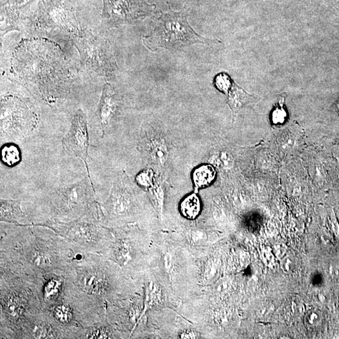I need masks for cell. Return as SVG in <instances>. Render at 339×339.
<instances>
[{
  "label": "cell",
  "mask_w": 339,
  "mask_h": 339,
  "mask_svg": "<svg viewBox=\"0 0 339 339\" xmlns=\"http://www.w3.org/2000/svg\"><path fill=\"white\" fill-rule=\"evenodd\" d=\"M201 202L195 193H191L181 202L180 211L183 217L190 220L197 218L201 212Z\"/></svg>",
  "instance_id": "cell-12"
},
{
  "label": "cell",
  "mask_w": 339,
  "mask_h": 339,
  "mask_svg": "<svg viewBox=\"0 0 339 339\" xmlns=\"http://www.w3.org/2000/svg\"><path fill=\"white\" fill-rule=\"evenodd\" d=\"M197 335L195 332L193 331H185L180 335L181 338H197Z\"/></svg>",
  "instance_id": "cell-23"
},
{
  "label": "cell",
  "mask_w": 339,
  "mask_h": 339,
  "mask_svg": "<svg viewBox=\"0 0 339 339\" xmlns=\"http://www.w3.org/2000/svg\"><path fill=\"white\" fill-rule=\"evenodd\" d=\"M102 19L108 28L131 24L156 14V6L142 0H103Z\"/></svg>",
  "instance_id": "cell-5"
},
{
  "label": "cell",
  "mask_w": 339,
  "mask_h": 339,
  "mask_svg": "<svg viewBox=\"0 0 339 339\" xmlns=\"http://www.w3.org/2000/svg\"><path fill=\"white\" fill-rule=\"evenodd\" d=\"M320 318L317 311L310 310L305 317V322L308 327H314L320 322Z\"/></svg>",
  "instance_id": "cell-19"
},
{
  "label": "cell",
  "mask_w": 339,
  "mask_h": 339,
  "mask_svg": "<svg viewBox=\"0 0 339 339\" xmlns=\"http://www.w3.org/2000/svg\"><path fill=\"white\" fill-rule=\"evenodd\" d=\"M153 174L152 171L146 170L142 171L137 177V182L140 187L149 188L152 185Z\"/></svg>",
  "instance_id": "cell-17"
},
{
  "label": "cell",
  "mask_w": 339,
  "mask_h": 339,
  "mask_svg": "<svg viewBox=\"0 0 339 339\" xmlns=\"http://www.w3.org/2000/svg\"><path fill=\"white\" fill-rule=\"evenodd\" d=\"M149 50L159 48L175 52L195 43L209 44L212 40L195 32L188 22L187 15L183 12L170 11L162 13L154 30L143 38Z\"/></svg>",
  "instance_id": "cell-1"
},
{
  "label": "cell",
  "mask_w": 339,
  "mask_h": 339,
  "mask_svg": "<svg viewBox=\"0 0 339 339\" xmlns=\"http://www.w3.org/2000/svg\"><path fill=\"white\" fill-rule=\"evenodd\" d=\"M282 268L285 273H290L294 266V261L292 257L287 256L282 261Z\"/></svg>",
  "instance_id": "cell-20"
},
{
  "label": "cell",
  "mask_w": 339,
  "mask_h": 339,
  "mask_svg": "<svg viewBox=\"0 0 339 339\" xmlns=\"http://www.w3.org/2000/svg\"><path fill=\"white\" fill-rule=\"evenodd\" d=\"M287 118V111L283 106L282 100L278 104L276 108L272 111V123L275 125H281L284 124Z\"/></svg>",
  "instance_id": "cell-15"
},
{
  "label": "cell",
  "mask_w": 339,
  "mask_h": 339,
  "mask_svg": "<svg viewBox=\"0 0 339 339\" xmlns=\"http://www.w3.org/2000/svg\"><path fill=\"white\" fill-rule=\"evenodd\" d=\"M216 171L213 165H200L193 170L192 179L193 185L197 189L209 187L215 181Z\"/></svg>",
  "instance_id": "cell-11"
},
{
  "label": "cell",
  "mask_w": 339,
  "mask_h": 339,
  "mask_svg": "<svg viewBox=\"0 0 339 339\" xmlns=\"http://www.w3.org/2000/svg\"><path fill=\"white\" fill-rule=\"evenodd\" d=\"M54 313L56 318L60 322H69L72 318V313L66 305H60L55 308Z\"/></svg>",
  "instance_id": "cell-16"
},
{
  "label": "cell",
  "mask_w": 339,
  "mask_h": 339,
  "mask_svg": "<svg viewBox=\"0 0 339 339\" xmlns=\"http://www.w3.org/2000/svg\"><path fill=\"white\" fill-rule=\"evenodd\" d=\"M20 202L18 200H1V221L19 224L25 220Z\"/></svg>",
  "instance_id": "cell-10"
},
{
  "label": "cell",
  "mask_w": 339,
  "mask_h": 339,
  "mask_svg": "<svg viewBox=\"0 0 339 339\" xmlns=\"http://www.w3.org/2000/svg\"><path fill=\"white\" fill-rule=\"evenodd\" d=\"M81 62L88 70L103 77H111L118 71L110 43L105 37L89 30H81L74 35Z\"/></svg>",
  "instance_id": "cell-3"
},
{
  "label": "cell",
  "mask_w": 339,
  "mask_h": 339,
  "mask_svg": "<svg viewBox=\"0 0 339 339\" xmlns=\"http://www.w3.org/2000/svg\"><path fill=\"white\" fill-rule=\"evenodd\" d=\"M218 159L219 163L224 167H230L233 164V159H232L231 155L227 154L226 152L221 153Z\"/></svg>",
  "instance_id": "cell-21"
},
{
  "label": "cell",
  "mask_w": 339,
  "mask_h": 339,
  "mask_svg": "<svg viewBox=\"0 0 339 339\" xmlns=\"http://www.w3.org/2000/svg\"><path fill=\"white\" fill-rule=\"evenodd\" d=\"M108 337V335L106 332L101 329H97L94 332H92L90 337L91 338H106Z\"/></svg>",
  "instance_id": "cell-22"
},
{
  "label": "cell",
  "mask_w": 339,
  "mask_h": 339,
  "mask_svg": "<svg viewBox=\"0 0 339 339\" xmlns=\"http://www.w3.org/2000/svg\"><path fill=\"white\" fill-rule=\"evenodd\" d=\"M93 182L88 177L67 187L57 188L53 193V214L58 219L76 221L98 210Z\"/></svg>",
  "instance_id": "cell-2"
},
{
  "label": "cell",
  "mask_w": 339,
  "mask_h": 339,
  "mask_svg": "<svg viewBox=\"0 0 339 339\" xmlns=\"http://www.w3.org/2000/svg\"><path fill=\"white\" fill-rule=\"evenodd\" d=\"M166 148L161 143H157L153 146V154L155 159L160 163L165 162L167 157Z\"/></svg>",
  "instance_id": "cell-18"
},
{
  "label": "cell",
  "mask_w": 339,
  "mask_h": 339,
  "mask_svg": "<svg viewBox=\"0 0 339 339\" xmlns=\"http://www.w3.org/2000/svg\"><path fill=\"white\" fill-rule=\"evenodd\" d=\"M22 160L21 152L15 144H5L2 147V162L7 167H15Z\"/></svg>",
  "instance_id": "cell-13"
},
{
  "label": "cell",
  "mask_w": 339,
  "mask_h": 339,
  "mask_svg": "<svg viewBox=\"0 0 339 339\" xmlns=\"http://www.w3.org/2000/svg\"><path fill=\"white\" fill-rule=\"evenodd\" d=\"M120 101L113 87L107 83L104 86L100 101L96 112L95 122L99 132L103 137L106 129L118 113Z\"/></svg>",
  "instance_id": "cell-8"
},
{
  "label": "cell",
  "mask_w": 339,
  "mask_h": 339,
  "mask_svg": "<svg viewBox=\"0 0 339 339\" xmlns=\"http://www.w3.org/2000/svg\"><path fill=\"white\" fill-rule=\"evenodd\" d=\"M226 95L228 96L227 104L231 109L233 120L241 108L248 104L254 103L257 99L256 96L247 93L243 88L237 85L234 81Z\"/></svg>",
  "instance_id": "cell-9"
},
{
  "label": "cell",
  "mask_w": 339,
  "mask_h": 339,
  "mask_svg": "<svg viewBox=\"0 0 339 339\" xmlns=\"http://www.w3.org/2000/svg\"><path fill=\"white\" fill-rule=\"evenodd\" d=\"M125 176L119 178L112 188L110 195L103 205H98L99 214L105 217H123L130 213L132 207V196Z\"/></svg>",
  "instance_id": "cell-7"
},
{
  "label": "cell",
  "mask_w": 339,
  "mask_h": 339,
  "mask_svg": "<svg viewBox=\"0 0 339 339\" xmlns=\"http://www.w3.org/2000/svg\"><path fill=\"white\" fill-rule=\"evenodd\" d=\"M89 134L87 117L81 109L74 115L70 130L62 139L65 152L71 157L80 158L85 163L88 177L92 181L88 164L92 160L89 155ZM93 182V181H92Z\"/></svg>",
  "instance_id": "cell-6"
},
{
  "label": "cell",
  "mask_w": 339,
  "mask_h": 339,
  "mask_svg": "<svg viewBox=\"0 0 339 339\" xmlns=\"http://www.w3.org/2000/svg\"><path fill=\"white\" fill-rule=\"evenodd\" d=\"M233 82L234 81L232 80L228 74L221 73L215 76L213 83L214 86L218 91L226 95Z\"/></svg>",
  "instance_id": "cell-14"
},
{
  "label": "cell",
  "mask_w": 339,
  "mask_h": 339,
  "mask_svg": "<svg viewBox=\"0 0 339 339\" xmlns=\"http://www.w3.org/2000/svg\"><path fill=\"white\" fill-rule=\"evenodd\" d=\"M38 116L19 97L9 95L1 103V137L7 140L24 139L36 128Z\"/></svg>",
  "instance_id": "cell-4"
}]
</instances>
